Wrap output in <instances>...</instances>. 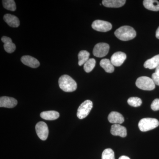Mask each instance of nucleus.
Segmentation results:
<instances>
[{
	"mask_svg": "<svg viewBox=\"0 0 159 159\" xmlns=\"http://www.w3.org/2000/svg\"><path fill=\"white\" fill-rule=\"evenodd\" d=\"M115 34L119 39L126 41L134 38L136 36V32L130 26H123L117 29Z\"/></svg>",
	"mask_w": 159,
	"mask_h": 159,
	"instance_id": "obj_1",
	"label": "nucleus"
},
{
	"mask_svg": "<svg viewBox=\"0 0 159 159\" xmlns=\"http://www.w3.org/2000/svg\"><path fill=\"white\" fill-rule=\"evenodd\" d=\"M59 87L66 92H73L77 89V84L72 77L67 75H64L58 80Z\"/></svg>",
	"mask_w": 159,
	"mask_h": 159,
	"instance_id": "obj_2",
	"label": "nucleus"
},
{
	"mask_svg": "<svg viewBox=\"0 0 159 159\" xmlns=\"http://www.w3.org/2000/svg\"><path fill=\"white\" fill-rule=\"evenodd\" d=\"M159 122L157 119L154 118H144L139 121V127L142 132H146L157 128L159 126Z\"/></svg>",
	"mask_w": 159,
	"mask_h": 159,
	"instance_id": "obj_3",
	"label": "nucleus"
},
{
	"mask_svg": "<svg viewBox=\"0 0 159 159\" xmlns=\"http://www.w3.org/2000/svg\"><path fill=\"white\" fill-rule=\"evenodd\" d=\"M137 87L143 90L151 91L155 88V84L152 79L148 77H141L136 81Z\"/></svg>",
	"mask_w": 159,
	"mask_h": 159,
	"instance_id": "obj_4",
	"label": "nucleus"
},
{
	"mask_svg": "<svg viewBox=\"0 0 159 159\" xmlns=\"http://www.w3.org/2000/svg\"><path fill=\"white\" fill-rule=\"evenodd\" d=\"M93 107V102L91 100H85L78 107L77 112V117L80 119L86 118L89 114Z\"/></svg>",
	"mask_w": 159,
	"mask_h": 159,
	"instance_id": "obj_5",
	"label": "nucleus"
},
{
	"mask_svg": "<svg viewBox=\"0 0 159 159\" xmlns=\"http://www.w3.org/2000/svg\"><path fill=\"white\" fill-rule=\"evenodd\" d=\"M110 47L106 43H99L94 47L93 54L98 57H104L107 55L109 50Z\"/></svg>",
	"mask_w": 159,
	"mask_h": 159,
	"instance_id": "obj_6",
	"label": "nucleus"
},
{
	"mask_svg": "<svg viewBox=\"0 0 159 159\" xmlns=\"http://www.w3.org/2000/svg\"><path fill=\"white\" fill-rule=\"evenodd\" d=\"M94 30L100 32H107L112 29V25L110 23L102 20H96L92 25Z\"/></svg>",
	"mask_w": 159,
	"mask_h": 159,
	"instance_id": "obj_7",
	"label": "nucleus"
},
{
	"mask_svg": "<svg viewBox=\"0 0 159 159\" xmlns=\"http://www.w3.org/2000/svg\"><path fill=\"white\" fill-rule=\"evenodd\" d=\"M36 134L41 140L45 141L48 139L49 134V129L48 125L45 122H39L35 126Z\"/></svg>",
	"mask_w": 159,
	"mask_h": 159,
	"instance_id": "obj_8",
	"label": "nucleus"
},
{
	"mask_svg": "<svg viewBox=\"0 0 159 159\" xmlns=\"http://www.w3.org/2000/svg\"><path fill=\"white\" fill-rule=\"evenodd\" d=\"M126 58V55L125 53L119 51L112 55L111 61L114 66H120L123 63Z\"/></svg>",
	"mask_w": 159,
	"mask_h": 159,
	"instance_id": "obj_9",
	"label": "nucleus"
},
{
	"mask_svg": "<svg viewBox=\"0 0 159 159\" xmlns=\"http://www.w3.org/2000/svg\"><path fill=\"white\" fill-rule=\"evenodd\" d=\"M111 133L114 136H119L125 138L127 135V130L124 126L119 124H115L111 127Z\"/></svg>",
	"mask_w": 159,
	"mask_h": 159,
	"instance_id": "obj_10",
	"label": "nucleus"
},
{
	"mask_svg": "<svg viewBox=\"0 0 159 159\" xmlns=\"http://www.w3.org/2000/svg\"><path fill=\"white\" fill-rule=\"evenodd\" d=\"M17 104V100L12 97H2L0 98V107H1L13 108Z\"/></svg>",
	"mask_w": 159,
	"mask_h": 159,
	"instance_id": "obj_11",
	"label": "nucleus"
},
{
	"mask_svg": "<svg viewBox=\"0 0 159 159\" xmlns=\"http://www.w3.org/2000/svg\"><path fill=\"white\" fill-rule=\"evenodd\" d=\"M21 61L25 65L32 68H36L40 66L39 61L37 59L29 55L23 56L21 58Z\"/></svg>",
	"mask_w": 159,
	"mask_h": 159,
	"instance_id": "obj_12",
	"label": "nucleus"
},
{
	"mask_svg": "<svg viewBox=\"0 0 159 159\" xmlns=\"http://www.w3.org/2000/svg\"><path fill=\"white\" fill-rule=\"evenodd\" d=\"M109 122L112 124H122L124 122V118L122 114L118 112L112 111L108 116Z\"/></svg>",
	"mask_w": 159,
	"mask_h": 159,
	"instance_id": "obj_13",
	"label": "nucleus"
},
{
	"mask_svg": "<svg viewBox=\"0 0 159 159\" xmlns=\"http://www.w3.org/2000/svg\"><path fill=\"white\" fill-rule=\"evenodd\" d=\"M2 41L4 43V49L7 53H12L15 51L16 46L12 43L11 38L7 36H3Z\"/></svg>",
	"mask_w": 159,
	"mask_h": 159,
	"instance_id": "obj_14",
	"label": "nucleus"
},
{
	"mask_svg": "<svg viewBox=\"0 0 159 159\" xmlns=\"http://www.w3.org/2000/svg\"><path fill=\"white\" fill-rule=\"evenodd\" d=\"M3 19L4 21L10 27L17 28L20 26L19 20L15 16L10 14H6L4 15Z\"/></svg>",
	"mask_w": 159,
	"mask_h": 159,
	"instance_id": "obj_15",
	"label": "nucleus"
},
{
	"mask_svg": "<svg viewBox=\"0 0 159 159\" xmlns=\"http://www.w3.org/2000/svg\"><path fill=\"white\" fill-rule=\"evenodd\" d=\"M125 2V0H103L102 4L108 8H119L124 6Z\"/></svg>",
	"mask_w": 159,
	"mask_h": 159,
	"instance_id": "obj_16",
	"label": "nucleus"
},
{
	"mask_svg": "<svg viewBox=\"0 0 159 159\" xmlns=\"http://www.w3.org/2000/svg\"><path fill=\"white\" fill-rule=\"evenodd\" d=\"M159 65V54L154 56L150 59L147 60L144 64V67L152 70L156 69Z\"/></svg>",
	"mask_w": 159,
	"mask_h": 159,
	"instance_id": "obj_17",
	"label": "nucleus"
},
{
	"mask_svg": "<svg viewBox=\"0 0 159 159\" xmlns=\"http://www.w3.org/2000/svg\"><path fill=\"white\" fill-rule=\"evenodd\" d=\"M59 113L54 111H46L40 114V117L47 120H56L59 118Z\"/></svg>",
	"mask_w": 159,
	"mask_h": 159,
	"instance_id": "obj_18",
	"label": "nucleus"
},
{
	"mask_svg": "<svg viewBox=\"0 0 159 159\" xmlns=\"http://www.w3.org/2000/svg\"><path fill=\"white\" fill-rule=\"evenodd\" d=\"M143 5L146 9L153 11H159V2L156 0H145Z\"/></svg>",
	"mask_w": 159,
	"mask_h": 159,
	"instance_id": "obj_19",
	"label": "nucleus"
},
{
	"mask_svg": "<svg viewBox=\"0 0 159 159\" xmlns=\"http://www.w3.org/2000/svg\"><path fill=\"white\" fill-rule=\"evenodd\" d=\"M100 66L107 73H112L114 71V66L108 59H102L100 62Z\"/></svg>",
	"mask_w": 159,
	"mask_h": 159,
	"instance_id": "obj_20",
	"label": "nucleus"
},
{
	"mask_svg": "<svg viewBox=\"0 0 159 159\" xmlns=\"http://www.w3.org/2000/svg\"><path fill=\"white\" fill-rule=\"evenodd\" d=\"M90 53L86 51H80L78 54V65L80 66H82L84 65L85 63L87 61L89 58Z\"/></svg>",
	"mask_w": 159,
	"mask_h": 159,
	"instance_id": "obj_21",
	"label": "nucleus"
},
{
	"mask_svg": "<svg viewBox=\"0 0 159 159\" xmlns=\"http://www.w3.org/2000/svg\"><path fill=\"white\" fill-rule=\"evenodd\" d=\"M96 61L94 58H89L85 63L84 66V69L86 73H90L93 70L96 66Z\"/></svg>",
	"mask_w": 159,
	"mask_h": 159,
	"instance_id": "obj_22",
	"label": "nucleus"
},
{
	"mask_svg": "<svg viewBox=\"0 0 159 159\" xmlns=\"http://www.w3.org/2000/svg\"><path fill=\"white\" fill-rule=\"evenodd\" d=\"M2 4L3 7L7 10L11 11H15L16 10V5L13 0H3Z\"/></svg>",
	"mask_w": 159,
	"mask_h": 159,
	"instance_id": "obj_23",
	"label": "nucleus"
},
{
	"mask_svg": "<svg viewBox=\"0 0 159 159\" xmlns=\"http://www.w3.org/2000/svg\"><path fill=\"white\" fill-rule=\"evenodd\" d=\"M129 105L134 107H138L142 104V99L139 97H132L129 98L127 100Z\"/></svg>",
	"mask_w": 159,
	"mask_h": 159,
	"instance_id": "obj_24",
	"label": "nucleus"
},
{
	"mask_svg": "<svg viewBox=\"0 0 159 159\" xmlns=\"http://www.w3.org/2000/svg\"><path fill=\"white\" fill-rule=\"evenodd\" d=\"M102 159H115L113 150L111 148L105 149L102 153Z\"/></svg>",
	"mask_w": 159,
	"mask_h": 159,
	"instance_id": "obj_25",
	"label": "nucleus"
},
{
	"mask_svg": "<svg viewBox=\"0 0 159 159\" xmlns=\"http://www.w3.org/2000/svg\"><path fill=\"white\" fill-rule=\"evenodd\" d=\"M152 109L154 111L159 110V99H156L153 100V102L151 105Z\"/></svg>",
	"mask_w": 159,
	"mask_h": 159,
	"instance_id": "obj_26",
	"label": "nucleus"
},
{
	"mask_svg": "<svg viewBox=\"0 0 159 159\" xmlns=\"http://www.w3.org/2000/svg\"><path fill=\"white\" fill-rule=\"evenodd\" d=\"M152 79L153 80L155 84L159 86V76L155 73H153L152 76Z\"/></svg>",
	"mask_w": 159,
	"mask_h": 159,
	"instance_id": "obj_27",
	"label": "nucleus"
},
{
	"mask_svg": "<svg viewBox=\"0 0 159 159\" xmlns=\"http://www.w3.org/2000/svg\"><path fill=\"white\" fill-rule=\"evenodd\" d=\"M156 36L157 38L159 39V27L157 29L156 33Z\"/></svg>",
	"mask_w": 159,
	"mask_h": 159,
	"instance_id": "obj_28",
	"label": "nucleus"
},
{
	"mask_svg": "<svg viewBox=\"0 0 159 159\" xmlns=\"http://www.w3.org/2000/svg\"><path fill=\"white\" fill-rule=\"evenodd\" d=\"M119 159H130L129 157L125 156H122L119 158Z\"/></svg>",
	"mask_w": 159,
	"mask_h": 159,
	"instance_id": "obj_29",
	"label": "nucleus"
},
{
	"mask_svg": "<svg viewBox=\"0 0 159 159\" xmlns=\"http://www.w3.org/2000/svg\"><path fill=\"white\" fill-rule=\"evenodd\" d=\"M155 73L159 76V65L156 69Z\"/></svg>",
	"mask_w": 159,
	"mask_h": 159,
	"instance_id": "obj_30",
	"label": "nucleus"
}]
</instances>
